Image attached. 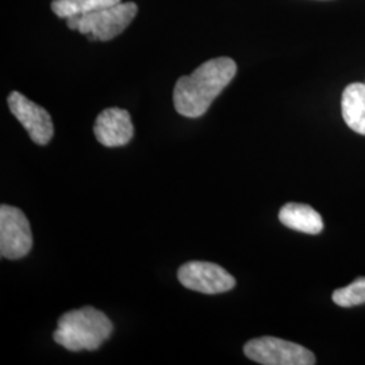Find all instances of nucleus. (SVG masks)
Returning <instances> with one entry per match:
<instances>
[{
	"label": "nucleus",
	"instance_id": "nucleus-1",
	"mask_svg": "<svg viewBox=\"0 0 365 365\" xmlns=\"http://www.w3.org/2000/svg\"><path fill=\"white\" fill-rule=\"evenodd\" d=\"M237 73L230 57H217L197 66L190 76H182L173 90L176 111L187 118H199L209 110Z\"/></svg>",
	"mask_w": 365,
	"mask_h": 365
},
{
	"label": "nucleus",
	"instance_id": "nucleus-2",
	"mask_svg": "<svg viewBox=\"0 0 365 365\" xmlns=\"http://www.w3.org/2000/svg\"><path fill=\"white\" fill-rule=\"evenodd\" d=\"M114 327L106 314L91 306L72 310L58 318L54 341L66 351H96L111 337Z\"/></svg>",
	"mask_w": 365,
	"mask_h": 365
},
{
	"label": "nucleus",
	"instance_id": "nucleus-3",
	"mask_svg": "<svg viewBox=\"0 0 365 365\" xmlns=\"http://www.w3.org/2000/svg\"><path fill=\"white\" fill-rule=\"evenodd\" d=\"M137 13L138 7L134 1H120L91 13L68 18L66 26L78 30L90 41H110L130 25Z\"/></svg>",
	"mask_w": 365,
	"mask_h": 365
},
{
	"label": "nucleus",
	"instance_id": "nucleus-4",
	"mask_svg": "<svg viewBox=\"0 0 365 365\" xmlns=\"http://www.w3.org/2000/svg\"><path fill=\"white\" fill-rule=\"evenodd\" d=\"M244 353L250 360L264 365H313L315 356L307 348L276 337L248 341Z\"/></svg>",
	"mask_w": 365,
	"mask_h": 365
},
{
	"label": "nucleus",
	"instance_id": "nucleus-5",
	"mask_svg": "<svg viewBox=\"0 0 365 365\" xmlns=\"http://www.w3.org/2000/svg\"><path fill=\"white\" fill-rule=\"evenodd\" d=\"M33 247L30 223L22 210L0 206V255L9 260L25 257Z\"/></svg>",
	"mask_w": 365,
	"mask_h": 365
},
{
	"label": "nucleus",
	"instance_id": "nucleus-6",
	"mask_svg": "<svg viewBox=\"0 0 365 365\" xmlns=\"http://www.w3.org/2000/svg\"><path fill=\"white\" fill-rule=\"evenodd\" d=\"M182 286L200 294L217 295L235 287V279L221 265L207 261H188L178 271Z\"/></svg>",
	"mask_w": 365,
	"mask_h": 365
},
{
	"label": "nucleus",
	"instance_id": "nucleus-7",
	"mask_svg": "<svg viewBox=\"0 0 365 365\" xmlns=\"http://www.w3.org/2000/svg\"><path fill=\"white\" fill-rule=\"evenodd\" d=\"M7 103L14 117L22 123L34 144L46 145L51 143L54 128L52 118L43 107L31 102L18 91H13L9 95Z\"/></svg>",
	"mask_w": 365,
	"mask_h": 365
},
{
	"label": "nucleus",
	"instance_id": "nucleus-8",
	"mask_svg": "<svg viewBox=\"0 0 365 365\" xmlns=\"http://www.w3.org/2000/svg\"><path fill=\"white\" fill-rule=\"evenodd\" d=\"M93 133L96 140L107 148L129 144L134 135L129 111L118 107L106 108L96 118Z\"/></svg>",
	"mask_w": 365,
	"mask_h": 365
},
{
	"label": "nucleus",
	"instance_id": "nucleus-9",
	"mask_svg": "<svg viewBox=\"0 0 365 365\" xmlns=\"http://www.w3.org/2000/svg\"><path fill=\"white\" fill-rule=\"evenodd\" d=\"M279 221L288 229L307 235H319L324 230L322 217L312 206L302 203L284 205L279 212Z\"/></svg>",
	"mask_w": 365,
	"mask_h": 365
},
{
	"label": "nucleus",
	"instance_id": "nucleus-10",
	"mask_svg": "<svg viewBox=\"0 0 365 365\" xmlns=\"http://www.w3.org/2000/svg\"><path fill=\"white\" fill-rule=\"evenodd\" d=\"M342 117L354 133L365 135V84H349L341 98Z\"/></svg>",
	"mask_w": 365,
	"mask_h": 365
},
{
	"label": "nucleus",
	"instance_id": "nucleus-11",
	"mask_svg": "<svg viewBox=\"0 0 365 365\" xmlns=\"http://www.w3.org/2000/svg\"><path fill=\"white\" fill-rule=\"evenodd\" d=\"M120 0H53L52 11L60 18H72L114 6Z\"/></svg>",
	"mask_w": 365,
	"mask_h": 365
},
{
	"label": "nucleus",
	"instance_id": "nucleus-12",
	"mask_svg": "<svg viewBox=\"0 0 365 365\" xmlns=\"http://www.w3.org/2000/svg\"><path fill=\"white\" fill-rule=\"evenodd\" d=\"M333 302L341 307H353L365 303V277H359L346 287L333 292Z\"/></svg>",
	"mask_w": 365,
	"mask_h": 365
}]
</instances>
